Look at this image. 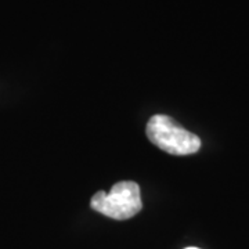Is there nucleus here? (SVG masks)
I'll return each mask as SVG.
<instances>
[{
	"mask_svg": "<svg viewBox=\"0 0 249 249\" xmlns=\"http://www.w3.org/2000/svg\"><path fill=\"white\" fill-rule=\"evenodd\" d=\"M147 137L170 155H190L199 150L201 140L166 115H155L147 124Z\"/></svg>",
	"mask_w": 249,
	"mask_h": 249,
	"instance_id": "obj_1",
	"label": "nucleus"
},
{
	"mask_svg": "<svg viewBox=\"0 0 249 249\" xmlns=\"http://www.w3.org/2000/svg\"><path fill=\"white\" fill-rule=\"evenodd\" d=\"M91 208L98 213L115 220H127L142 211L140 187L134 181H121L109 193L98 191L91 198Z\"/></svg>",
	"mask_w": 249,
	"mask_h": 249,
	"instance_id": "obj_2",
	"label": "nucleus"
},
{
	"mask_svg": "<svg viewBox=\"0 0 249 249\" xmlns=\"http://www.w3.org/2000/svg\"><path fill=\"white\" fill-rule=\"evenodd\" d=\"M186 249H199V248H194V247H190V248H186Z\"/></svg>",
	"mask_w": 249,
	"mask_h": 249,
	"instance_id": "obj_3",
	"label": "nucleus"
}]
</instances>
